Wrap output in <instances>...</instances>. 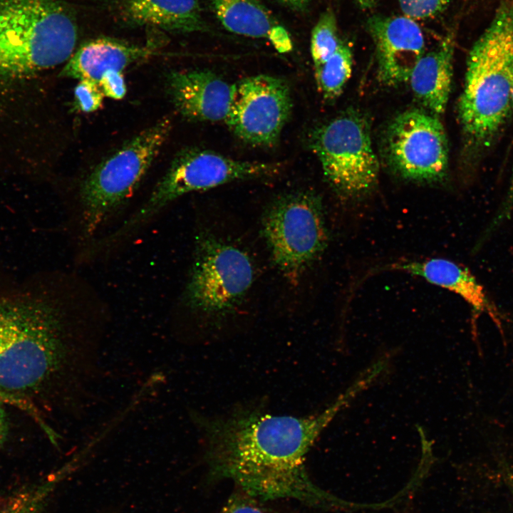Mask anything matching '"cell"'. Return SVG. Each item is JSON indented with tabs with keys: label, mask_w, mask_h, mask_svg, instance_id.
<instances>
[{
	"label": "cell",
	"mask_w": 513,
	"mask_h": 513,
	"mask_svg": "<svg viewBox=\"0 0 513 513\" xmlns=\"http://www.w3.org/2000/svg\"><path fill=\"white\" fill-rule=\"evenodd\" d=\"M338 404L311 417L239 411L214 419L196 418L207 441L211 473L232 480L260 500L293 499L326 507L337 499L313 483L305 458Z\"/></svg>",
	"instance_id": "cell-1"
},
{
	"label": "cell",
	"mask_w": 513,
	"mask_h": 513,
	"mask_svg": "<svg viewBox=\"0 0 513 513\" xmlns=\"http://www.w3.org/2000/svg\"><path fill=\"white\" fill-rule=\"evenodd\" d=\"M98 348L77 337L60 309L19 291L0 295V390L48 411L79 404Z\"/></svg>",
	"instance_id": "cell-2"
},
{
	"label": "cell",
	"mask_w": 513,
	"mask_h": 513,
	"mask_svg": "<svg viewBox=\"0 0 513 513\" xmlns=\"http://www.w3.org/2000/svg\"><path fill=\"white\" fill-rule=\"evenodd\" d=\"M513 0H502L472 46L457 105L464 149L472 161L492 145L513 105Z\"/></svg>",
	"instance_id": "cell-3"
},
{
	"label": "cell",
	"mask_w": 513,
	"mask_h": 513,
	"mask_svg": "<svg viewBox=\"0 0 513 513\" xmlns=\"http://www.w3.org/2000/svg\"><path fill=\"white\" fill-rule=\"evenodd\" d=\"M77 36L73 13L62 0H0V83L67 62Z\"/></svg>",
	"instance_id": "cell-4"
},
{
	"label": "cell",
	"mask_w": 513,
	"mask_h": 513,
	"mask_svg": "<svg viewBox=\"0 0 513 513\" xmlns=\"http://www.w3.org/2000/svg\"><path fill=\"white\" fill-rule=\"evenodd\" d=\"M165 118L142 130L97 165L82 182L83 229L93 235L131 197L167 140Z\"/></svg>",
	"instance_id": "cell-5"
},
{
	"label": "cell",
	"mask_w": 513,
	"mask_h": 513,
	"mask_svg": "<svg viewBox=\"0 0 513 513\" xmlns=\"http://www.w3.org/2000/svg\"><path fill=\"white\" fill-rule=\"evenodd\" d=\"M277 170L274 164L237 160L210 150H182L143 205L107 239L111 244L123 239L183 195L235 180L268 176Z\"/></svg>",
	"instance_id": "cell-6"
},
{
	"label": "cell",
	"mask_w": 513,
	"mask_h": 513,
	"mask_svg": "<svg viewBox=\"0 0 513 513\" xmlns=\"http://www.w3.org/2000/svg\"><path fill=\"white\" fill-rule=\"evenodd\" d=\"M262 227L274 265L293 283H296L327 245L321 200L312 192L299 191L279 197L268 208Z\"/></svg>",
	"instance_id": "cell-7"
},
{
	"label": "cell",
	"mask_w": 513,
	"mask_h": 513,
	"mask_svg": "<svg viewBox=\"0 0 513 513\" xmlns=\"http://www.w3.org/2000/svg\"><path fill=\"white\" fill-rule=\"evenodd\" d=\"M309 144L338 193L357 197L375 185L379 163L363 115L347 112L319 126L312 132Z\"/></svg>",
	"instance_id": "cell-8"
},
{
	"label": "cell",
	"mask_w": 513,
	"mask_h": 513,
	"mask_svg": "<svg viewBox=\"0 0 513 513\" xmlns=\"http://www.w3.org/2000/svg\"><path fill=\"white\" fill-rule=\"evenodd\" d=\"M254 276V266L247 252L214 236L202 234L197 239L186 301L196 311L224 316L239 304Z\"/></svg>",
	"instance_id": "cell-9"
},
{
	"label": "cell",
	"mask_w": 513,
	"mask_h": 513,
	"mask_svg": "<svg viewBox=\"0 0 513 513\" xmlns=\"http://www.w3.org/2000/svg\"><path fill=\"white\" fill-rule=\"evenodd\" d=\"M448 152L442 124L435 115L425 111H405L386 130V160L405 179L425 182L442 180L447 172Z\"/></svg>",
	"instance_id": "cell-10"
},
{
	"label": "cell",
	"mask_w": 513,
	"mask_h": 513,
	"mask_svg": "<svg viewBox=\"0 0 513 513\" xmlns=\"http://www.w3.org/2000/svg\"><path fill=\"white\" fill-rule=\"evenodd\" d=\"M292 108L289 86L279 78L257 75L234 83L225 123L242 141L270 147L279 140Z\"/></svg>",
	"instance_id": "cell-11"
},
{
	"label": "cell",
	"mask_w": 513,
	"mask_h": 513,
	"mask_svg": "<svg viewBox=\"0 0 513 513\" xmlns=\"http://www.w3.org/2000/svg\"><path fill=\"white\" fill-rule=\"evenodd\" d=\"M378 64V76L388 86L408 81L425 53V41L420 26L404 16L374 17L369 22Z\"/></svg>",
	"instance_id": "cell-12"
},
{
	"label": "cell",
	"mask_w": 513,
	"mask_h": 513,
	"mask_svg": "<svg viewBox=\"0 0 513 513\" xmlns=\"http://www.w3.org/2000/svg\"><path fill=\"white\" fill-rule=\"evenodd\" d=\"M165 87L174 108L184 118L225 122L234 83H228L209 70L193 69L170 72Z\"/></svg>",
	"instance_id": "cell-13"
},
{
	"label": "cell",
	"mask_w": 513,
	"mask_h": 513,
	"mask_svg": "<svg viewBox=\"0 0 513 513\" xmlns=\"http://www.w3.org/2000/svg\"><path fill=\"white\" fill-rule=\"evenodd\" d=\"M152 50L120 41L99 38L83 44L73 53L60 72V76L88 80L98 83L112 72H123L133 63L148 57Z\"/></svg>",
	"instance_id": "cell-14"
},
{
	"label": "cell",
	"mask_w": 513,
	"mask_h": 513,
	"mask_svg": "<svg viewBox=\"0 0 513 513\" xmlns=\"http://www.w3.org/2000/svg\"><path fill=\"white\" fill-rule=\"evenodd\" d=\"M390 268L420 276L431 284L457 294L472 306L475 314H487L497 328L502 330L497 308L467 268L445 259L403 261L393 264Z\"/></svg>",
	"instance_id": "cell-15"
},
{
	"label": "cell",
	"mask_w": 513,
	"mask_h": 513,
	"mask_svg": "<svg viewBox=\"0 0 513 513\" xmlns=\"http://www.w3.org/2000/svg\"><path fill=\"white\" fill-rule=\"evenodd\" d=\"M212 11L228 31L244 36L267 38L277 51L291 43L286 28L261 0H209Z\"/></svg>",
	"instance_id": "cell-16"
},
{
	"label": "cell",
	"mask_w": 513,
	"mask_h": 513,
	"mask_svg": "<svg viewBox=\"0 0 513 513\" xmlns=\"http://www.w3.org/2000/svg\"><path fill=\"white\" fill-rule=\"evenodd\" d=\"M125 21L172 33L207 30L198 0H126L123 6Z\"/></svg>",
	"instance_id": "cell-17"
},
{
	"label": "cell",
	"mask_w": 513,
	"mask_h": 513,
	"mask_svg": "<svg viewBox=\"0 0 513 513\" xmlns=\"http://www.w3.org/2000/svg\"><path fill=\"white\" fill-rule=\"evenodd\" d=\"M454 43L449 37L424 53L408 81L416 98L432 113L442 114L447 104L452 77Z\"/></svg>",
	"instance_id": "cell-18"
},
{
	"label": "cell",
	"mask_w": 513,
	"mask_h": 513,
	"mask_svg": "<svg viewBox=\"0 0 513 513\" xmlns=\"http://www.w3.org/2000/svg\"><path fill=\"white\" fill-rule=\"evenodd\" d=\"M352 66L351 50L341 41L330 58L320 66L314 68L316 81L324 98L333 99L341 93L351 75Z\"/></svg>",
	"instance_id": "cell-19"
},
{
	"label": "cell",
	"mask_w": 513,
	"mask_h": 513,
	"mask_svg": "<svg viewBox=\"0 0 513 513\" xmlns=\"http://www.w3.org/2000/svg\"><path fill=\"white\" fill-rule=\"evenodd\" d=\"M71 467L68 464L40 483L11 495L0 507V513H43L51 492Z\"/></svg>",
	"instance_id": "cell-20"
},
{
	"label": "cell",
	"mask_w": 513,
	"mask_h": 513,
	"mask_svg": "<svg viewBox=\"0 0 513 513\" xmlns=\"http://www.w3.org/2000/svg\"><path fill=\"white\" fill-rule=\"evenodd\" d=\"M341 41L336 16L332 10L328 9L320 16L311 32L310 50L314 68L330 58Z\"/></svg>",
	"instance_id": "cell-21"
},
{
	"label": "cell",
	"mask_w": 513,
	"mask_h": 513,
	"mask_svg": "<svg viewBox=\"0 0 513 513\" xmlns=\"http://www.w3.org/2000/svg\"><path fill=\"white\" fill-rule=\"evenodd\" d=\"M104 97L97 83L88 80H79L74 88V108L86 113L96 111L102 107Z\"/></svg>",
	"instance_id": "cell-22"
},
{
	"label": "cell",
	"mask_w": 513,
	"mask_h": 513,
	"mask_svg": "<svg viewBox=\"0 0 513 513\" xmlns=\"http://www.w3.org/2000/svg\"><path fill=\"white\" fill-rule=\"evenodd\" d=\"M449 0H398L405 16L412 19L432 16L440 11Z\"/></svg>",
	"instance_id": "cell-23"
},
{
	"label": "cell",
	"mask_w": 513,
	"mask_h": 513,
	"mask_svg": "<svg viewBox=\"0 0 513 513\" xmlns=\"http://www.w3.org/2000/svg\"><path fill=\"white\" fill-rule=\"evenodd\" d=\"M513 211V170L512 175L510 180L509 190L507 195L498 209L497 213L490 221L489 224L487 226L484 231L482 232L481 237L480 238L476 248L479 249L484 243H485L496 232L499 227L508 219Z\"/></svg>",
	"instance_id": "cell-24"
},
{
	"label": "cell",
	"mask_w": 513,
	"mask_h": 513,
	"mask_svg": "<svg viewBox=\"0 0 513 513\" xmlns=\"http://www.w3.org/2000/svg\"><path fill=\"white\" fill-rule=\"evenodd\" d=\"M219 513H269L258 499L243 491L231 496Z\"/></svg>",
	"instance_id": "cell-25"
},
{
	"label": "cell",
	"mask_w": 513,
	"mask_h": 513,
	"mask_svg": "<svg viewBox=\"0 0 513 513\" xmlns=\"http://www.w3.org/2000/svg\"><path fill=\"white\" fill-rule=\"evenodd\" d=\"M105 97L120 100L126 94V84L123 72H112L102 77L98 83Z\"/></svg>",
	"instance_id": "cell-26"
},
{
	"label": "cell",
	"mask_w": 513,
	"mask_h": 513,
	"mask_svg": "<svg viewBox=\"0 0 513 513\" xmlns=\"http://www.w3.org/2000/svg\"><path fill=\"white\" fill-rule=\"evenodd\" d=\"M0 403L13 406L23 412H26L28 409V405L26 402L15 398L1 390H0Z\"/></svg>",
	"instance_id": "cell-27"
},
{
	"label": "cell",
	"mask_w": 513,
	"mask_h": 513,
	"mask_svg": "<svg viewBox=\"0 0 513 513\" xmlns=\"http://www.w3.org/2000/svg\"><path fill=\"white\" fill-rule=\"evenodd\" d=\"M9 433V423L3 404L0 403V449L4 445Z\"/></svg>",
	"instance_id": "cell-28"
},
{
	"label": "cell",
	"mask_w": 513,
	"mask_h": 513,
	"mask_svg": "<svg viewBox=\"0 0 513 513\" xmlns=\"http://www.w3.org/2000/svg\"><path fill=\"white\" fill-rule=\"evenodd\" d=\"M289 9L296 11L306 9L311 0H276Z\"/></svg>",
	"instance_id": "cell-29"
},
{
	"label": "cell",
	"mask_w": 513,
	"mask_h": 513,
	"mask_svg": "<svg viewBox=\"0 0 513 513\" xmlns=\"http://www.w3.org/2000/svg\"><path fill=\"white\" fill-rule=\"evenodd\" d=\"M512 103H513V86H512Z\"/></svg>",
	"instance_id": "cell-30"
},
{
	"label": "cell",
	"mask_w": 513,
	"mask_h": 513,
	"mask_svg": "<svg viewBox=\"0 0 513 513\" xmlns=\"http://www.w3.org/2000/svg\"><path fill=\"white\" fill-rule=\"evenodd\" d=\"M512 513H513V512H512Z\"/></svg>",
	"instance_id": "cell-31"
}]
</instances>
